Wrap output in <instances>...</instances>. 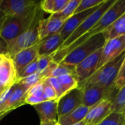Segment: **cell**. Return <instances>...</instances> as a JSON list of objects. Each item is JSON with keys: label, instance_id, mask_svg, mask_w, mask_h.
<instances>
[{"label": "cell", "instance_id": "obj_1", "mask_svg": "<svg viewBox=\"0 0 125 125\" xmlns=\"http://www.w3.org/2000/svg\"><path fill=\"white\" fill-rule=\"evenodd\" d=\"M125 12V0H116L115 3L103 14L99 21L87 33L78 38L69 46L64 48H59L54 54H53V61L59 64L64 59V57L67 54H69L73 49L87 40L91 37L104 31L109 26H111Z\"/></svg>", "mask_w": 125, "mask_h": 125}, {"label": "cell", "instance_id": "obj_2", "mask_svg": "<svg viewBox=\"0 0 125 125\" xmlns=\"http://www.w3.org/2000/svg\"><path fill=\"white\" fill-rule=\"evenodd\" d=\"M40 3V1H37L21 15L7 16L0 31V37L5 42H9L26 31L35 16Z\"/></svg>", "mask_w": 125, "mask_h": 125}, {"label": "cell", "instance_id": "obj_3", "mask_svg": "<svg viewBox=\"0 0 125 125\" xmlns=\"http://www.w3.org/2000/svg\"><path fill=\"white\" fill-rule=\"evenodd\" d=\"M43 15L44 11L42 10L40 3L35 16L27 31L15 39L6 42L8 48L9 57L12 59L21 50L32 46L40 42L38 29L40 22L43 18Z\"/></svg>", "mask_w": 125, "mask_h": 125}, {"label": "cell", "instance_id": "obj_4", "mask_svg": "<svg viewBox=\"0 0 125 125\" xmlns=\"http://www.w3.org/2000/svg\"><path fill=\"white\" fill-rule=\"evenodd\" d=\"M125 58V51L120 56L97 70L83 84H92L100 86L107 89H112L114 87L115 81ZM81 86V87H82ZM80 87V88H81Z\"/></svg>", "mask_w": 125, "mask_h": 125}, {"label": "cell", "instance_id": "obj_5", "mask_svg": "<svg viewBox=\"0 0 125 125\" xmlns=\"http://www.w3.org/2000/svg\"><path fill=\"white\" fill-rule=\"evenodd\" d=\"M105 42L106 40L103 33L95 34L73 49L60 63L76 66L93 53L101 49Z\"/></svg>", "mask_w": 125, "mask_h": 125}, {"label": "cell", "instance_id": "obj_6", "mask_svg": "<svg viewBox=\"0 0 125 125\" xmlns=\"http://www.w3.org/2000/svg\"><path fill=\"white\" fill-rule=\"evenodd\" d=\"M116 0H105L103 4L100 5V7L89 16H88L83 22L74 31V32L69 37V38L62 44L60 48H64L70 45H71L73 42H74L75 40H77L78 38L82 37L83 34L87 33L101 18V17L103 15V14L115 3Z\"/></svg>", "mask_w": 125, "mask_h": 125}, {"label": "cell", "instance_id": "obj_7", "mask_svg": "<svg viewBox=\"0 0 125 125\" xmlns=\"http://www.w3.org/2000/svg\"><path fill=\"white\" fill-rule=\"evenodd\" d=\"M81 89L83 90L82 104L83 105L89 108L95 106L103 100H109L112 102L119 92V90L115 88L107 89L92 84H85Z\"/></svg>", "mask_w": 125, "mask_h": 125}, {"label": "cell", "instance_id": "obj_8", "mask_svg": "<svg viewBox=\"0 0 125 125\" xmlns=\"http://www.w3.org/2000/svg\"><path fill=\"white\" fill-rule=\"evenodd\" d=\"M102 48L95 51L75 66V78L78 83V87H81L97 70V67L101 59Z\"/></svg>", "mask_w": 125, "mask_h": 125}, {"label": "cell", "instance_id": "obj_9", "mask_svg": "<svg viewBox=\"0 0 125 125\" xmlns=\"http://www.w3.org/2000/svg\"><path fill=\"white\" fill-rule=\"evenodd\" d=\"M83 90L78 86L67 92L57 100L58 118L62 117L82 105Z\"/></svg>", "mask_w": 125, "mask_h": 125}, {"label": "cell", "instance_id": "obj_10", "mask_svg": "<svg viewBox=\"0 0 125 125\" xmlns=\"http://www.w3.org/2000/svg\"><path fill=\"white\" fill-rule=\"evenodd\" d=\"M125 51V35L107 40L102 48V54L97 70L120 56Z\"/></svg>", "mask_w": 125, "mask_h": 125}, {"label": "cell", "instance_id": "obj_11", "mask_svg": "<svg viewBox=\"0 0 125 125\" xmlns=\"http://www.w3.org/2000/svg\"><path fill=\"white\" fill-rule=\"evenodd\" d=\"M17 82V73L12 59L3 56L0 62V94Z\"/></svg>", "mask_w": 125, "mask_h": 125}, {"label": "cell", "instance_id": "obj_12", "mask_svg": "<svg viewBox=\"0 0 125 125\" xmlns=\"http://www.w3.org/2000/svg\"><path fill=\"white\" fill-rule=\"evenodd\" d=\"M29 89L24 86L15 83L13 85L12 92L7 102L0 108V114H7L10 111L25 105V99Z\"/></svg>", "mask_w": 125, "mask_h": 125}, {"label": "cell", "instance_id": "obj_13", "mask_svg": "<svg viewBox=\"0 0 125 125\" xmlns=\"http://www.w3.org/2000/svg\"><path fill=\"white\" fill-rule=\"evenodd\" d=\"M99 7L100 5L94 8H92L90 10L74 14L73 15H72L70 18H69L64 21V25L62 26L59 31V34L62 39L63 40L64 42L69 38V37L74 32V31L82 23V22L92 13H93Z\"/></svg>", "mask_w": 125, "mask_h": 125}, {"label": "cell", "instance_id": "obj_14", "mask_svg": "<svg viewBox=\"0 0 125 125\" xmlns=\"http://www.w3.org/2000/svg\"><path fill=\"white\" fill-rule=\"evenodd\" d=\"M39 43L40 42L32 46L21 50L12 59L17 75L20 73L22 70L28 64H29L38 58Z\"/></svg>", "mask_w": 125, "mask_h": 125}, {"label": "cell", "instance_id": "obj_15", "mask_svg": "<svg viewBox=\"0 0 125 125\" xmlns=\"http://www.w3.org/2000/svg\"><path fill=\"white\" fill-rule=\"evenodd\" d=\"M36 3L32 0H0V9L7 16H14L24 13Z\"/></svg>", "mask_w": 125, "mask_h": 125}, {"label": "cell", "instance_id": "obj_16", "mask_svg": "<svg viewBox=\"0 0 125 125\" xmlns=\"http://www.w3.org/2000/svg\"><path fill=\"white\" fill-rule=\"evenodd\" d=\"M111 102L109 100H103L92 107L84 119L86 125H98L100 124L111 114Z\"/></svg>", "mask_w": 125, "mask_h": 125}, {"label": "cell", "instance_id": "obj_17", "mask_svg": "<svg viewBox=\"0 0 125 125\" xmlns=\"http://www.w3.org/2000/svg\"><path fill=\"white\" fill-rule=\"evenodd\" d=\"M57 100H48L33 106L40 117V124L51 122H57Z\"/></svg>", "mask_w": 125, "mask_h": 125}, {"label": "cell", "instance_id": "obj_18", "mask_svg": "<svg viewBox=\"0 0 125 125\" xmlns=\"http://www.w3.org/2000/svg\"><path fill=\"white\" fill-rule=\"evenodd\" d=\"M64 43L59 33L51 35L40 41L38 55L42 56H52L54 54Z\"/></svg>", "mask_w": 125, "mask_h": 125}, {"label": "cell", "instance_id": "obj_19", "mask_svg": "<svg viewBox=\"0 0 125 125\" xmlns=\"http://www.w3.org/2000/svg\"><path fill=\"white\" fill-rule=\"evenodd\" d=\"M64 21L59 19L51 18H42L39 24V40L40 41L55 34L59 33Z\"/></svg>", "mask_w": 125, "mask_h": 125}, {"label": "cell", "instance_id": "obj_20", "mask_svg": "<svg viewBox=\"0 0 125 125\" xmlns=\"http://www.w3.org/2000/svg\"><path fill=\"white\" fill-rule=\"evenodd\" d=\"M91 108H92L82 105L70 113L58 118L57 123L60 125H73L77 124L84 120Z\"/></svg>", "mask_w": 125, "mask_h": 125}, {"label": "cell", "instance_id": "obj_21", "mask_svg": "<svg viewBox=\"0 0 125 125\" xmlns=\"http://www.w3.org/2000/svg\"><path fill=\"white\" fill-rule=\"evenodd\" d=\"M102 33L106 41L125 35V12Z\"/></svg>", "mask_w": 125, "mask_h": 125}, {"label": "cell", "instance_id": "obj_22", "mask_svg": "<svg viewBox=\"0 0 125 125\" xmlns=\"http://www.w3.org/2000/svg\"><path fill=\"white\" fill-rule=\"evenodd\" d=\"M81 0H69L67 5L59 12L51 15V18L59 19L65 21L67 19L74 15L75 10L77 9Z\"/></svg>", "mask_w": 125, "mask_h": 125}, {"label": "cell", "instance_id": "obj_23", "mask_svg": "<svg viewBox=\"0 0 125 125\" xmlns=\"http://www.w3.org/2000/svg\"><path fill=\"white\" fill-rule=\"evenodd\" d=\"M125 107V85L119 90L117 94L111 102L110 113H121Z\"/></svg>", "mask_w": 125, "mask_h": 125}, {"label": "cell", "instance_id": "obj_24", "mask_svg": "<svg viewBox=\"0 0 125 125\" xmlns=\"http://www.w3.org/2000/svg\"><path fill=\"white\" fill-rule=\"evenodd\" d=\"M66 75H75V66L67 65L64 64H59L57 67L53 70L51 77L59 78Z\"/></svg>", "mask_w": 125, "mask_h": 125}, {"label": "cell", "instance_id": "obj_25", "mask_svg": "<svg viewBox=\"0 0 125 125\" xmlns=\"http://www.w3.org/2000/svg\"><path fill=\"white\" fill-rule=\"evenodd\" d=\"M98 125H125V119L121 113H111Z\"/></svg>", "mask_w": 125, "mask_h": 125}, {"label": "cell", "instance_id": "obj_26", "mask_svg": "<svg viewBox=\"0 0 125 125\" xmlns=\"http://www.w3.org/2000/svg\"><path fill=\"white\" fill-rule=\"evenodd\" d=\"M58 78L67 92L78 86L77 79L74 75H66Z\"/></svg>", "mask_w": 125, "mask_h": 125}, {"label": "cell", "instance_id": "obj_27", "mask_svg": "<svg viewBox=\"0 0 125 125\" xmlns=\"http://www.w3.org/2000/svg\"><path fill=\"white\" fill-rule=\"evenodd\" d=\"M104 1L105 0H81L74 14L79 13L90 10L92 8H94L95 7H97L101 4H103Z\"/></svg>", "mask_w": 125, "mask_h": 125}, {"label": "cell", "instance_id": "obj_28", "mask_svg": "<svg viewBox=\"0 0 125 125\" xmlns=\"http://www.w3.org/2000/svg\"><path fill=\"white\" fill-rule=\"evenodd\" d=\"M38 72V67H37V59L28 64L26 67H24L22 71L17 75V81L29 77L33 74H35Z\"/></svg>", "mask_w": 125, "mask_h": 125}, {"label": "cell", "instance_id": "obj_29", "mask_svg": "<svg viewBox=\"0 0 125 125\" xmlns=\"http://www.w3.org/2000/svg\"><path fill=\"white\" fill-rule=\"evenodd\" d=\"M42 81H44V80H42L40 73H37L33 74L29 77L21 79V80L17 81L16 83H18L24 86L29 90L31 87H33L34 86H35L37 83H38L39 82H40Z\"/></svg>", "mask_w": 125, "mask_h": 125}, {"label": "cell", "instance_id": "obj_30", "mask_svg": "<svg viewBox=\"0 0 125 125\" xmlns=\"http://www.w3.org/2000/svg\"><path fill=\"white\" fill-rule=\"evenodd\" d=\"M43 93L42 97L45 101L48 100H57V94L54 89L51 86V85L46 81H43Z\"/></svg>", "mask_w": 125, "mask_h": 125}, {"label": "cell", "instance_id": "obj_31", "mask_svg": "<svg viewBox=\"0 0 125 125\" xmlns=\"http://www.w3.org/2000/svg\"><path fill=\"white\" fill-rule=\"evenodd\" d=\"M51 85V86L54 89V90L56 92L57 94V100L59 99L62 95H64L65 93H67V92L65 91V89H64V87L62 86L60 81L59 80V78H53V77H50L47 79H45Z\"/></svg>", "mask_w": 125, "mask_h": 125}, {"label": "cell", "instance_id": "obj_32", "mask_svg": "<svg viewBox=\"0 0 125 125\" xmlns=\"http://www.w3.org/2000/svg\"><path fill=\"white\" fill-rule=\"evenodd\" d=\"M125 85V58L124 62L121 66V68L119 70V72L118 73V75L116 77V79L115 81L114 87L116 89L119 90L121 89Z\"/></svg>", "mask_w": 125, "mask_h": 125}, {"label": "cell", "instance_id": "obj_33", "mask_svg": "<svg viewBox=\"0 0 125 125\" xmlns=\"http://www.w3.org/2000/svg\"><path fill=\"white\" fill-rule=\"evenodd\" d=\"M53 62L52 56H38L37 58V67H38V73H41L45 70L48 65Z\"/></svg>", "mask_w": 125, "mask_h": 125}, {"label": "cell", "instance_id": "obj_34", "mask_svg": "<svg viewBox=\"0 0 125 125\" xmlns=\"http://www.w3.org/2000/svg\"><path fill=\"white\" fill-rule=\"evenodd\" d=\"M43 81L39 82L37 83L35 86L31 87L29 91L27 94L28 95H32L35 97H42V93H43Z\"/></svg>", "mask_w": 125, "mask_h": 125}, {"label": "cell", "instance_id": "obj_35", "mask_svg": "<svg viewBox=\"0 0 125 125\" xmlns=\"http://www.w3.org/2000/svg\"><path fill=\"white\" fill-rule=\"evenodd\" d=\"M45 101L43 97H35V96H32V95H28L26 96V99H25V105H31L32 106L40 104L42 102Z\"/></svg>", "mask_w": 125, "mask_h": 125}, {"label": "cell", "instance_id": "obj_36", "mask_svg": "<svg viewBox=\"0 0 125 125\" xmlns=\"http://www.w3.org/2000/svg\"><path fill=\"white\" fill-rule=\"evenodd\" d=\"M0 56H9L7 42L1 37H0Z\"/></svg>", "mask_w": 125, "mask_h": 125}, {"label": "cell", "instance_id": "obj_37", "mask_svg": "<svg viewBox=\"0 0 125 125\" xmlns=\"http://www.w3.org/2000/svg\"><path fill=\"white\" fill-rule=\"evenodd\" d=\"M6 18H7V15L0 9V31L3 26V24L5 21Z\"/></svg>", "mask_w": 125, "mask_h": 125}, {"label": "cell", "instance_id": "obj_38", "mask_svg": "<svg viewBox=\"0 0 125 125\" xmlns=\"http://www.w3.org/2000/svg\"><path fill=\"white\" fill-rule=\"evenodd\" d=\"M56 123H57L56 122H48V123L40 124V125H55Z\"/></svg>", "mask_w": 125, "mask_h": 125}, {"label": "cell", "instance_id": "obj_39", "mask_svg": "<svg viewBox=\"0 0 125 125\" xmlns=\"http://www.w3.org/2000/svg\"><path fill=\"white\" fill-rule=\"evenodd\" d=\"M86 125V122H85L84 120H83V121H81V122H78L77 124H75V125Z\"/></svg>", "mask_w": 125, "mask_h": 125}, {"label": "cell", "instance_id": "obj_40", "mask_svg": "<svg viewBox=\"0 0 125 125\" xmlns=\"http://www.w3.org/2000/svg\"><path fill=\"white\" fill-rule=\"evenodd\" d=\"M5 115H7V114H0V120H1V119H3V117H4Z\"/></svg>", "mask_w": 125, "mask_h": 125}, {"label": "cell", "instance_id": "obj_41", "mask_svg": "<svg viewBox=\"0 0 125 125\" xmlns=\"http://www.w3.org/2000/svg\"><path fill=\"white\" fill-rule=\"evenodd\" d=\"M122 114H123V116H124V118H125V107L124 108V109H123V111H122Z\"/></svg>", "mask_w": 125, "mask_h": 125}, {"label": "cell", "instance_id": "obj_42", "mask_svg": "<svg viewBox=\"0 0 125 125\" xmlns=\"http://www.w3.org/2000/svg\"><path fill=\"white\" fill-rule=\"evenodd\" d=\"M3 56H0V62H1V58H2Z\"/></svg>", "mask_w": 125, "mask_h": 125}, {"label": "cell", "instance_id": "obj_43", "mask_svg": "<svg viewBox=\"0 0 125 125\" xmlns=\"http://www.w3.org/2000/svg\"><path fill=\"white\" fill-rule=\"evenodd\" d=\"M59 125L58 123H56V125Z\"/></svg>", "mask_w": 125, "mask_h": 125}]
</instances>
